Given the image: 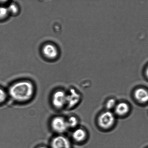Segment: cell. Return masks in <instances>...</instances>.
<instances>
[{
  "label": "cell",
  "instance_id": "6da1fadb",
  "mask_svg": "<svg viewBox=\"0 0 148 148\" xmlns=\"http://www.w3.org/2000/svg\"><path fill=\"white\" fill-rule=\"evenodd\" d=\"M34 88L33 84L28 81L16 83L10 87L9 93L12 99L19 102L28 101L32 96Z\"/></svg>",
  "mask_w": 148,
  "mask_h": 148
},
{
  "label": "cell",
  "instance_id": "7a4b0ae2",
  "mask_svg": "<svg viewBox=\"0 0 148 148\" xmlns=\"http://www.w3.org/2000/svg\"><path fill=\"white\" fill-rule=\"evenodd\" d=\"M115 116L111 111L103 113L98 119V123L103 128L107 129L112 127L115 122Z\"/></svg>",
  "mask_w": 148,
  "mask_h": 148
},
{
  "label": "cell",
  "instance_id": "3957f363",
  "mask_svg": "<svg viewBox=\"0 0 148 148\" xmlns=\"http://www.w3.org/2000/svg\"><path fill=\"white\" fill-rule=\"evenodd\" d=\"M51 126L55 132L59 133L65 132L69 128L67 120L61 117H54L52 120Z\"/></svg>",
  "mask_w": 148,
  "mask_h": 148
},
{
  "label": "cell",
  "instance_id": "277c9868",
  "mask_svg": "<svg viewBox=\"0 0 148 148\" xmlns=\"http://www.w3.org/2000/svg\"><path fill=\"white\" fill-rule=\"evenodd\" d=\"M67 94L64 91L59 90L54 94L52 98V103L54 106L57 108H61L66 104Z\"/></svg>",
  "mask_w": 148,
  "mask_h": 148
},
{
  "label": "cell",
  "instance_id": "5b68a950",
  "mask_svg": "<svg viewBox=\"0 0 148 148\" xmlns=\"http://www.w3.org/2000/svg\"><path fill=\"white\" fill-rule=\"evenodd\" d=\"M80 99L81 95L74 88H71L67 94L66 105L69 108H72L77 105Z\"/></svg>",
  "mask_w": 148,
  "mask_h": 148
},
{
  "label": "cell",
  "instance_id": "8992f818",
  "mask_svg": "<svg viewBox=\"0 0 148 148\" xmlns=\"http://www.w3.org/2000/svg\"><path fill=\"white\" fill-rule=\"evenodd\" d=\"M52 148H71V143L64 136H56L53 139L51 143Z\"/></svg>",
  "mask_w": 148,
  "mask_h": 148
},
{
  "label": "cell",
  "instance_id": "52a82bcc",
  "mask_svg": "<svg viewBox=\"0 0 148 148\" xmlns=\"http://www.w3.org/2000/svg\"><path fill=\"white\" fill-rule=\"evenodd\" d=\"M42 51L45 57L49 59L56 58L59 53L57 48L54 45L52 44L45 45Z\"/></svg>",
  "mask_w": 148,
  "mask_h": 148
},
{
  "label": "cell",
  "instance_id": "ba28073f",
  "mask_svg": "<svg viewBox=\"0 0 148 148\" xmlns=\"http://www.w3.org/2000/svg\"><path fill=\"white\" fill-rule=\"evenodd\" d=\"M134 97L138 101L141 103L148 102V91L144 88H138L134 92Z\"/></svg>",
  "mask_w": 148,
  "mask_h": 148
},
{
  "label": "cell",
  "instance_id": "9c48e42d",
  "mask_svg": "<svg viewBox=\"0 0 148 148\" xmlns=\"http://www.w3.org/2000/svg\"><path fill=\"white\" fill-rule=\"evenodd\" d=\"M129 111V107L124 102L120 103L116 105L115 111L116 114L119 116H123L127 114Z\"/></svg>",
  "mask_w": 148,
  "mask_h": 148
},
{
  "label": "cell",
  "instance_id": "30bf717a",
  "mask_svg": "<svg viewBox=\"0 0 148 148\" xmlns=\"http://www.w3.org/2000/svg\"><path fill=\"white\" fill-rule=\"evenodd\" d=\"M86 137L85 132L82 129H78L74 131L72 137L74 140L77 142L83 141Z\"/></svg>",
  "mask_w": 148,
  "mask_h": 148
},
{
  "label": "cell",
  "instance_id": "8fae6325",
  "mask_svg": "<svg viewBox=\"0 0 148 148\" xmlns=\"http://www.w3.org/2000/svg\"><path fill=\"white\" fill-rule=\"evenodd\" d=\"M67 122L68 127L73 128L76 127L78 124V120L74 116H71L67 120Z\"/></svg>",
  "mask_w": 148,
  "mask_h": 148
},
{
  "label": "cell",
  "instance_id": "7c38bea8",
  "mask_svg": "<svg viewBox=\"0 0 148 148\" xmlns=\"http://www.w3.org/2000/svg\"><path fill=\"white\" fill-rule=\"evenodd\" d=\"M7 10H8L9 14H17L19 11L18 6L14 3L10 4L7 8Z\"/></svg>",
  "mask_w": 148,
  "mask_h": 148
},
{
  "label": "cell",
  "instance_id": "4fadbf2b",
  "mask_svg": "<svg viewBox=\"0 0 148 148\" xmlns=\"http://www.w3.org/2000/svg\"><path fill=\"white\" fill-rule=\"evenodd\" d=\"M9 14L7 8L4 7H0V19L5 18Z\"/></svg>",
  "mask_w": 148,
  "mask_h": 148
},
{
  "label": "cell",
  "instance_id": "5bb4252c",
  "mask_svg": "<svg viewBox=\"0 0 148 148\" xmlns=\"http://www.w3.org/2000/svg\"><path fill=\"white\" fill-rule=\"evenodd\" d=\"M116 104V101L114 99H111L109 100L106 104V107L108 110L112 109L114 108H115Z\"/></svg>",
  "mask_w": 148,
  "mask_h": 148
},
{
  "label": "cell",
  "instance_id": "9a60e30c",
  "mask_svg": "<svg viewBox=\"0 0 148 148\" xmlns=\"http://www.w3.org/2000/svg\"><path fill=\"white\" fill-rule=\"evenodd\" d=\"M7 95L3 90L0 88V103L4 102L6 98Z\"/></svg>",
  "mask_w": 148,
  "mask_h": 148
},
{
  "label": "cell",
  "instance_id": "2e32d148",
  "mask_svg": "<svg viewBox=\"0 0 148 148\" xmlns=\"http://www.w3.org/2000/svg\"><path fill=\"white\" fill-rule=\"evenodd\" d=\"M146 77H147L148 78V67L147 68V69H146Z\"/></svg>",
  "mask_w": 148,
  "mask_h": 148
},
{
  "label": "cell",
  "instance_id": "e0dca14e",
  "mask_svg": "<svg viewBox=\"0 0 148 148\" xmlns=\"http://www.w3.org/2000/svg\"><path fill=\"white\" fill-rule=\"evenodd\" d=\"M39 148H46L45 147H43V146H42V147H39Z\"/></svg>",
  "mask_w": 148,
  "mask_h": 148
}]
</instances>
